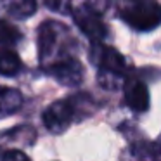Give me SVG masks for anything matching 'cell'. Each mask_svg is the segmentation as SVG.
<instances>
[{
    "mask_svg": "<svg viewBox=\"0 0 161 161\" xmlns=\"http://www.w3.org/2000/svg\"><path fill=\"white\" fill-rule=\"evenodd\" d=\"M71 43L73 40L66 26L57 21H45L38 28V57L42 68L68 56Z\"/></svg>",
    "mask_w": 161,
    "mask_h": 161,
    "instance_id": "obj_1",
    "label": "cell"
},
{
    "mask_svg": "<svg viewBox=\"0 0 161 161\" xmlns=\"http://www.w3.org/2000/svg\"><path fill=\"white\" fill-rule=\"evenodd\" d=\"M94 63L99 69V83L108 90L121 88L126 81V61L118 50L111 47L101 45V42L94 43Z\"/></svg>",
    "mask_w": 161,
    "mask_h": 161,
    "instance_id": "obj_2",
    "label": "cell"
},
{
    "mask_svg": "<svg viewBox=\"0 0 161 161\" xmlns=\"http://www.w3.org/2000/svg\"><path fill=\"white\" fill-rule=\"evenodd\" d=\"M119 16L137 31H151L161 25V5L156 0H121Z\"/></svg>",
    "mask_w": 161,
    "mask_h": 161,
    "instance_id": "obj_3",
    "label": "cell"
},
{
    "mask_svg": "<svg viewBox=\"0 0 161 161\" xmlns=\"http://www.w3.org/2000/svg\"><path fill=\"white\" fill-rule=\"evenodd\" d=\"M78 113V97H69L63 101H56L43 111L42 119L47 130L52 133H61L73 123Z\"/></svg>",
    "mask_w": 161,
    "mask_h": 161,
    "instance_id": "obj_4",
    "label": "cell"
},
{
    "mask_svg": "<svg viewBox=\"0 0 161 161\" xmlns=\"http://www.w3.org/2000/svg\"><path fill=\"white\" fill-rule=\"evenodd\" d=\"M43 69L52 78H56L59 83L68 85V87H76V85H80L83 81V66L71 54L56 59L54 63H50L49 66L43 68Z\"/></svg>",
    "mask_w": 161,
    "mask_h": 161,
    "instance_id": "obj_5",
    "label": "cell"
},
{
    "mask_svg": "<svg viewBox=\"0 0 161 161\" xmlns=\"http://www.w3.org/2000/svg\"><path fill=\"white\" fill-rule=\"evenodd\" d=\"M73 18L76 26L92 40V42H102L108 35V28H106L102 18L95 9L88 7V5H80L78 9L73 11Z\"/></svg>",
    "mask_w": 161,
    "mask_h": 161,
    "instance_id": "obj_6",
    "label": "cell"
},
{
    "mask_svg": "<svg viewBox=\"0 0 161 161\" xmlns=\"http://www.w3.org/2000/svg\"><path fill=\"white\" fill-rule=\"evenodd\" d=\"M123 88H125V102L130 109L137 113H144L149 109V90L144 81L126 78Z\"/></svg>",
    "mask_w": 161,
    "mask_h": 161,
    "instance_id": "obj_7",
    "label": "cell"
},
{
    "mask_svg": "<svg viewBox=\"0 0 161 161\" xmlns=\"http://www.w3.org/2000/svg\"><path fill=\"white\" fill-rule=\"evenodd\" d=\"M36 12V0H0V16L5 19H26Z\"/></svg>",
    "mask_w": 161,
    "mask_h": 161,
    "instance_id": "obj_8",
    "label": "cell"
},
{
    "mask_svg": "<svg viewBox=\"0 0 161 161\" xmlns=\"http://www.w3.org/2000/svg\"><path fill=\"white\" fill-rule=\"evenodd\" d=\"M23 106V95L19 90L0 85V118L14 114Z\"/></svg>",
    "mask_w": 161,
    "mask_h": 161,
    "instance_id": "obj_9",
    "label": "cell"
},
{
    "mask_svg": "<svg viewBox=\"0 0 161 161\" xmlns=\"http://www.w3.org/2000/svg\"><path fill=\"white\" fill-rule=\"evenodd\" d=\"M119 161H154L153 158V146L146 142H135L123 149Z\"/></svg>",
    "mask_w": 161,
    "mask_h": 161,
    "instance_id": "obj_10",
    "label": "cell"
},
{
    "mask_svg": "<svg viewBox=\"0 0 161 161\" xmlns=\"http://www.w3.org/2000/svg\"><path fill=\"white\" fill-rule=\"evenodd\" d=\"M21 69V59L11 49H0V75L2 76H14Z\"/></svg>",
    "mask_w": 161,
    "mask_h": 161,
    "instance_id": "obj_11",
    "label": "cell"
},
{
    "mask_svg": "<svg viewBox=\"0 0 161 161\" xmlns=\"http://www.w3.org/2000/svg\"><path fill=\"white\" fill-rule=\"evenodd\" d=\"M19 38H21L19 30L5 19H0V45H14Z\"/></svg>",
    "mask_w": 161,
    "mask_h": 161,
    "instance_id": "obj_12",
    "label": "cell"
},
{
    "mask_svg": "<svg viewBox=\"0 0 161 161\" xmlns=\"http://www.w3.org/2000/svg\"><path fill=\"white\" fill-rule=\"evenodd\" d=\"M42 2L45 7H49L54 12H59V14H66L71 7V0H42Z\"/></svg>",
    "mask_w": 161,
    "mask_h": 161,
    "instance_id": "obj_13",
    "label": "cell"
},
{
    "mask_svg": "<svg viewBox=\"0 0 161 161\" xmlns=\"http://www.w3.org/2000/svg\"><path fill=\"white\" fill-rule=\"evenodd\" d=\"M0 161H31L23 151L19 149H11L0 156Z\"/></svg>",
    "mask_w": 161,
    "mask_h": 161,
    "instance_id": "obj_14",
    "label": "cell"
},
{
    "mask_svg": "<svg viewBox=\"0 0 161 161\" xmlns=\"http://www.w3.org/2000/svg\"><path fill=\"white\" fill-rule=\"evenodd\" d=\"M153 158L154 161H161V133L156 139V142L153 144Z\"/></svg>",
    "mask_w": 161,
    "mask_h": 161,
    "instance_id": "obj_15",
    "label": "cell"
}]
</instances>
